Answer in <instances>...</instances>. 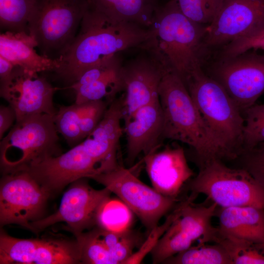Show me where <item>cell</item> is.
I'll return each mask as SVG.
<instances>
[{"label": "cell", "mask_w": 264, "mask_h": 264, "mask_svg": "<svg viewBox=\"0 0 264 264\" xmlns=\"http://www.w3.org/2000/svg\"><path fill=\"white\" fill-rule=\"evenodd\" d=\"M153 35L150 27L112 20L89 5L79 33L57 59L59 67L54 73L70 86L105 59L129 49L146 50Z\"/></svg>", "instance_id": "1"}, {"label": "cell", "mask_w": 264, "mask_h": 264, "mask_svg": "<svg viewBox=\"0 0 264 264\" xmlns=\"http://www.w3.org/2000/svg\"><path fill=\"white\" fill-rule=\"evenodd\" d=\"M207 25L186 17L175 0L160 2L150 26L153 33L148 49L169 70L185 83L196 71L202 69L211 57L205 36Z\"/></svg>", "instance_id": "2"}, {"label": "cell", "mask_w": 264, "mask_h": 264, "mask_svg": "<svg viewBox=\"0 0 264 264\" xmlns=\"http://www.w3.org/2000/svg\"><path fill=\"white\" fill-rule=\"evenodd\" d=\"M158 94L163 117V139L178 141L191 147L200 165L223 157L178 75L167 71L161 79Z\"/></svg>", "instance_id": "3"}, {"label": "cell", "mask_w": 264, "mask_h": 264, "mask_svg": "<svg viewBox=\"0 0 264 264\" xmlns=\"http://www.w3.org/2000/svg\"><path fill=\"white\" fill-rule=\"evenodd\" d=\"M185 85L223 157L235 158L240 155L244 118L225 89L203 68L194 73Z\"/></svg>", "instance_id": "4"}, {"label": "cell", "mask_w": 264, "mask_h": 264, "mask_svg": "<svg viewBox=\"0 0 264 264\" xmlns=\"http://www.w3.org/2000/svg\"><path fill=\"white\" fill-rule=\"evenodd\" d=\"M53 116L37 114L16 121L0 142L2 175L23 171L62 151Z\"/></svg>", "instance_id": "5"}, {"label": "cell", "mask_w": 264, "mask_h": 264, "mask_svg": "<svg viewBox=\"0 0 264 264\" xmlns=\"http://www.w3.org/2000/svg\"><path fill=\"white\" fill-rule=\"evenodd\" d=\"M88 0H39L28 23V34L42 55L57 59L75 37L88 9Z\"/></svg>", "instance_id": "6"}, {"label": "cell", "mask_w": 264, "mask_h": 264, "mask_svg": "<svg viewBox=\"0 0 264 264\" xmlns=\"http://www.w3.org/2000/svg\"><path fill=\"white\" fill-rule=\"evenodd\" d=\"M188 188L192 195L204 194L220 207L250 206L264 209V188L245 169L229 168L220 159L200 165Z\"/></svg>", "instance_id": "7"}, {"label": "cell", "mask_w": 264, "mask_h": 264, "mask_svg": "<svg viewBox=\"0 0 264 264\" xmlns=\"http://www.w3.org/2000/svg\"><path fill=\"white\" fill-rule=\"evenodd\" d=\"M204 67L241 111L254 105L264 93V54L256 50L232 56L213 54Z\"/></svg>", "instance_id": "8"}, {"label": "cell", "mask_w": 264, "mask_h": 264, "mask_svg": "<svg viewBox=\"0 0 264 264\" xmlns=\"http://www.w3.org/2000/svg\"><path fill=\"white\" fill-rule=\"evenodd\" d=\"M89 178L115 194L139 219L148 233L176 202V199L160 194L142 182L131 170L119 164Z\"/></svg>", "instance_id": "9"}, {"label": "cell", "mask_w": 264, "mask_h": 264, "mask_svg": "<svg viewBox=\"0 0 264 264\" xmlns=\"http://www.w3.org/2000/svg\"><path fill=\"white\" fill-rule=\"evenodd\" d=\"M195 196L191 195L179 204V211L171 225L151 251L153 264L162 263L171 257L199 243L214 242L218 227L211 222L218 205L194 206Z\"/></svg>", "instance_id": "10"}, {"label": "cell", "mask_w": 264, "mask_h": 264, "mask_svg": "<svg viewBox=\"0 0 264 264\" xmlns=\"http://www.w3.org/2000/svg\"><path fill=\"white\" fill-rule=\"evenodd\" d=\"M50 198L27 172L3 175L0 182V224H14L32 231L31 223L45 216Z\"/></svg>", "instance_id": "11"}, {"label": "cell", "mask_w": 264, "mask_h": 264, "mask_svg": "<svg viewBox=\"0 0 264 264\" xmlns=\"http://www.w3.org/2000/svg\"><path fill=\"white\" fill-rule=\"evenodd\" d=\"M79 179L64 193L58 210L31 223L32 232L38 233L55 223H66L75 236L96 225L98 211L111 192L107 188L96 190L86 179Z\"/></svg>", "instance_id": "12"}, {"label": "cell", "mask_w": 264, "mask_h": 264, "mask_svg": "<svg viewBox=\"0 0 264 264\" xmlns=\"http://www.w3.org/2000/svg\"><path fill=\"white\" fill-rule=\"evenodd\" d=\"M144 50L126 63L120 70L123 119L131 117L139 109L159 99V87L165 73L170 70L152 52Z\"/></svg>", "instance_id": "13"}, {"label": "cell", "mask_w": 264, "mask_h": 264, "mask_svg": "<svg viewBox=\"0 0 264 264\" xmlns=\"http://www.w3.org/2000/svg\"><path fill=\"white\" fill-rule=\"evenodd\" d=\"M0 264H81L80 250L76 239H20L1 229Z\"/></svg>", "instance_id": "14"}, {"label": "cell", "mask_w": 264, "mask_h": 264, "mask_svg": "<svg viewBox=\"0 0 264 264\" xmlns=\"http://www.w3.org/2000/svg\"><path fill=\"white\" fill-rule=\"evenodd\" d=\"M23 171L30 175L50 197L79 179L89 178L100 173L101 169L81 142L66 153L45 158Z\"/></svg>", "instance_id": "15"}, {"label": "cell", "mask_w": 264, "mask_h": 264, "mask_svg": "<svg viewBox=\"0 0 264 264\" xmlns=\"http://www.w3.org/2000/svg\"><path fill=\"white\" fill-rule=\"evenodd\" d=\"M0 83V97L15 110L16 121L37 114L54 116L57 112L53 96L58 88L38 73L14 66L9 77Z\"/></svg>", "instance_id": "16"}, {"label": "cell", "mask_w": 264, "mask_h": 264, "mask_svg": "<svg viewBox=\"0 0 264 264\" xmlns=\"http://www.w3.org/2000/svg\"><path fill=\"white\" fill-rule=\"evenodd\" d=\"M264 26V0H224L207 26L205 42L212 52Z\"/></svg>", "instance_id": "17"}, {"label": "cell", "mask_w": 264, "mask_h": 264, "mask_svg": "<svg viewBox=\"0 0 264 264\" xmlns=\"http://www.w3.org/2000/svg\"><path fill=\"white\" fill-rule=\"evenodd\" d=\"M143 161L153 187L160 194L176 198L184 184L194 175L183 149L167 146L144 156Z\"/></svg>", "instance_id": "18"}, {"label": "cell", "mask_w": 264, "mask_h": 264, "mask_svg": "<svg viewBox=\"0 0 264 264\" xmlns=\"http://www.w3.org/2000/svg\"><path fill=\"white\" fill-rule=\"evenodd\" d=\"M124 121L127 141V160L132 164L141 153L144 155L160 146L163 127L159 99L137 110Z\"/></svg>", "instance_id": "19"}, {"label": "cell", "mask_w": 264, "mask_h": 264, "mask_svg": "<svg viewBox=\"0 0 264 264\" xmlns=\"http://www.w3.org/2000/svg\"><path fill=\"white\" fill-rule=\"evenodd\" d=\"M122 96L114 99L93 131L82 141L85 149L100 165L102 172L118 164L117 151L123 132Z\"/></svg>", "instance_id": "20"}, {"label": "cell", "mask_w": 264, "mask_h": 264, "mask_svg": "<svg viewBox=\"0 0 264 264\" xmlns=\"http://www.w3.org/2000/svg\"><path fill=\"white\" fill-rule=\"evenodd\" d=\"M35 40L24 31H6L0 35V56L14 66L34 72H54L59 67L57 59L38 54Z\"/></svg>", "instance_id": "21"}, {"label": "cell", "mask_w": 264, "mask_h": 264, "mask_svg": "<svg viewBox=\"0 0 264 264\" xmlns=\"http://www.w3.org/2000/svg\"><path fill=\"white\" fill-rule=\"evenodd\" d=\"M220 231L264 242V209L250 206L218 208Z\"/></svg>", "instance_id": "22"}, {"label": "cell", "mask_w": 264, "mask_h": 264, "mask_svg": "<svg viewBox=\"0 0 264 264\" xmlns=\"http://www.w3.org/2000/svg\"><path fill=\"white\" fill-rule=\"evenodd\" d=\"M90 6L116 21L135 22L150 28L161 0H88Z\"/></svg>", "instance_id": "23"}, {"label": "cell", "mask_w": 264, "mask_h": 264, "mask_svg": "<svg viewBox=\"0 0 264 264\" xmlns=\"http://www.w3.org/2000/svg\"><path fill=\"white\" fill-rule=\"evenodd\" d=\"M215 243L226 251L233 264H264V242L236 237L219 231Z\"/></svg>", "instance_id": "24"}, {"label": "cell", "mask_w": 264, "mask_h": 264, "mask_svg": "<svg viewBox=\"0 0 264 264\" xmlns=\"http://www.w3.org/2000/svg\"><path fill=\"white\" fill-rule=\"evenodd\" d=\"M122 64L97 80L74 88L75 103L81 104L101 100L104 98L112 101L115 95L122 90L120 78Z\"/></svg>", "instance_id": "25"}, {"label": "cell", "mask_w": 264, "mask_h": 264, "mask_svg": "<svg viewBox=\"0 0 264 264\" xmlns=\"http://www.w3.org/2000/svg\"><path fill=\"white\" fill-rule=\"evenodd\" d=\"M169 264H233L225 249L220 244L198 243L191 246L165 260Z\"/></svg>", "instance_id": "26"}, {"label": "cell", "mask_w": 264, "mask_h": 264, "mask_svg": "<svg viewBox=\"0 0 264 264\" xmlns=\"http://www.w3.org/2000/svg\"><path fill=\"white\" fill-rule=\"evenodd\" d=\"M39 0H0L1 28L28 33V22Z\"/></svg>", "instance_id": "27"}, {"label": "cell", "mask_w": 264, "mask_h": 264, "mask_svg": "<svg viewBox=\"0 0 264 264\" xmlns=\"http://www.w3.org/2000/svg\"><path fill=\"white\" fill-rule=\"evenodd\" d=\"M75 237L79 247L81 264H117L104 242L97 226Z\"/></svg>", "instance_id": "28"}, {"label": "cell", "mask_w": 264, "mask_h": 264, "mask_svg": "<svg viewBox=\"0 0 264 264\" xmlns=\"http://www.w3.org/2000/svg\"><path fill=\"white\" fill-rule=\"evenodd\" d=\"M99 229L104 242L117 264H125L135 248L143 243L141 235L130 228L118 231Z\"/></svg>", "instance_id": "29"}, {"label": "cell", "mask_w": 264, "mask_h": 264, "mask_svg": "<svg viewBox=\"0 0 264 264\" xmlns=\"http://www.w3.org/2000/svg\"><path fill=\"white\" fill-rule=\"evenodd\" d=\"M87 105L88 103L81 104L75 103L70 106H61L53 116L58 132L71 148L83 140L80 124Z\"/></svg>", "instance_id": "30"}, {"label": "cell", "mask_w": 264, "mask_h": 264, "mask_svg": "<svg viewBox=\"0 0 264 264\" xmlns=\"http://www.w3.org/2000/svg\"><path fill=\"white\" fill-rule=\"evenodd\" d=\"M132 211L121 200L109 198L97 213L96 226L110 231H118L130 228Z\"/></svg>", "instance_id": "31"}, {"label": "cell", "mask_w": 264, "mask_h": 264, "mask_svg": "<svg viewBox=\"0 0 264 264\" xmlns=\"http://www.w3.org/2000/svg\"><path fill=\"white\" fill-rule=\"evenodd\" d=\"M243 111L242 151L264 142V104H255Z\"/></svg>", "instance_id": "32"}, {"label": "cell", "mask_w": 264, "mask_h": 264, "mask_svg": "<svg viewBox=\"0 0 264 264\" xmlns=\"http://www.w3.org/2000/svg\"><path fill=\"white\" fill-rule=\"evenodd\" d=\"M182 13L197 23L209 25L217 17L224 0H175Z\"/></svg>", "instance_id": "33"}, {"label": "cell", "mask_w": 264, "mask_h": 264, "mask_svg": "<svg viewBox=\"0 0 264 264\" xmlns=\"http://www.w3.org/2000/svg\"><path fill=\"white\" fill-rule=\"evenodd\" d=\"M179 211V205L169 215L163 223L157 225L152 229L146 240L139 247V249L134 252L131 257L126 262L125 264H140L146 256L151 253L157 244L174 220L177 216Z\"/></svg>", "instance_id": "34"}, {"label": "cell", "mask_w": 264, "mask_h": 264, "mask_svg": "<svg viewBox=\"0 0 264 264\" xmlns=\"http://www.w3.org/2000/svg\"><path fill=\"white\" fill-rule=\"evenodd\" d=\"M242 168L264 188V142L242 151Z\"/></svg>", "instance_id": "35"}, {"label": "cell", "mask_w": 264, "mask_h": 264, "mask_svg": "<svg viewBox=\"0 0 264 264\" xmlns=\"http://www.w3.org/2000/svg\"><path fill=\"white\" fill-rule=\"evenodd\" d=\"M106 109V103L103 100L88 102L87 107L82 115L80 124L83 140L95 128Z\"/></svg>", "instance_id": "36"}, {"label": "cell", "mask_w": 264, "mask_h": 264, "mask_svg": "<svg viewBox=\"0 0 264 264\" xmlns=\"http://www.w3.org/2000/svg\"><path fill=\"white\" fill-rule=\"evenodd\" d=\"M17 115L15 110L10 105L0 107V139L3 138L5 132L16 121Z\"/></svg>", "instance_id": "37"}, {"label": "cell", "mask_w": 264, "mask_h": 264, "mask_svg": "<svg viewBox=\"0 0 264 264\" xmlns=\"http://www.w3.org/2000/svg\"><path fill=\"white\" fill-rule=\"evenodd\" d=\"M14 67L11 63L0 56V83L5 81L9 77Z\"/></svg>", "instance_id": "38"}, {"label": "cell", "mask_w": 264, "mask_h": 264, "mask_svg": "<svg viewBox=\"0 0 264 264\" xmlns=\"http://www.w3.org/2000/svg\"><path fill=\"white\" fill-rule=\"evenodd\" d=\"M258 30H261V31H263L264 32V26L263 27H262V28H261L260 29H258Z\"/></svg>", "instance_id": "39"}]
</instances>
